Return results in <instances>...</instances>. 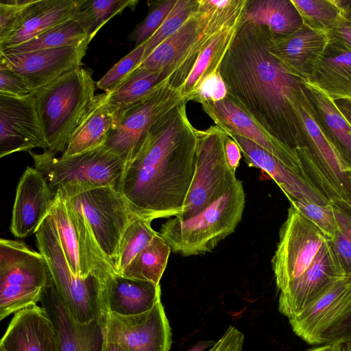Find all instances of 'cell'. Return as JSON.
Segmentation results:
<instances>
[{"instance_id":"e575fe53","label":"cell","mask_w":351,"mask_h":351,"mask_svg":"<svg viewBox=\"0 0 351 351\" xmlns=\"http://www.w3.org/2000/svg\"><path fill=\"white\" fill-rule=\"evenodd\" d=\"M87 39L90 40L86 32L77 21L72 18L45 31L25 43L0 50V52L19 53L70 45H78Z\"/></svg>"},{"instance_id":"4316f807","label":"cell","mask_w":351,"mask_h":351,"mask_svg":"<svg viewBox=\"0 0 351 351\" xmlns=\"http://www.w3.org/2000/svg\"><path fill=\"white\" fill-rule=\"evenodd\" d=\"M308 81L333 100L351 97V49L329 39Z\"/></svg>"},{"instance_id":"ba28073f","label":"cell","mask_w":351,"mask_h":351,"mask_svg":"<svg viewBox=\"0 0 351 351\" xmlns=\"http://www.w3.org/2000/svg\"><path fill=\"white\" fill-rule=\"evenodd\" d=\"M49 276L45 257L19 240H0V320L40 302Z\"/></svg>"},{"instance_id":"f6af8a7d","label":"cell","mask_w":351,"mask_h":351,"mask_svg":"<svg viewBox=\"0 0 351 351\" xmlns=\"http://www.w3.org/2000/svg\"><path fill=\"white\" fill-rule=\"evenodd\" d=\"M228 95L226 84L219 71L214 72L204 78L186 100L200 104L208 101H218Z\"/></svg>"},{"instance_id":"9f6ffc18","label":"cell","mask_w":351,"mask_h":351,"mask_svg":"<svg viewBox=\"0 0 351 351\" xmlns=\"http://www.w3.org/2000/svg\"><path fill=\"white\" fill-rule=\"evenodd\" d=\"M336 351H351V341L337 344Z\"/></svg>"},{"instance_id":"cb8c5ba5","label":"cell","mask_w":351,"mask_h":351,"mask_svg":"<svg viewBox=\"0 0 351 351\" xmlns=\"http://www.w3.org/2000/svg\"><path fill=\"white\" fill-rule=\"evenodd\" d=\"M1 351H60L54 325L43 306L32 305L16 313L0 343Z\"/></svg>"},{"instance_id":"8fae6325","label":"cell","mask_w":351,"mask_h":351,"mask_svg":"<svg viewBox=\"0 0 351 351\" xmlns=\"http://www.w3.org/2000/svg\"><path fill=\"white\" fill-rule=\"evenodd\" d=\"M184 100L180 88L173 86L169 79L162 82L118 114L116 126L104 146L127 165L138 154L152 127Z\"/></svg>"},{"instance_id":"8d00e7d4","label":"cell","mask_w":351,"mask_h":351,"mask_svg":"<svg viewBox=\"0 0 351 351\" xmlns=\"http://www.w3.org/2000/svg\"><path fill=\"white\" fill-rule=\"evenodd\" d=\"M151 223L152 221L138 218L125 232L114 263L117 274L121 275L158 234V232L152 228Z\"/></svg>"},{"instance_id":"ee69618b","label":"cell","mask_w":351,"mask_h":351,"mask_svg":"<svg viewBox=\"0 0 351 351\" xmlns=\"http://www.w3.org/2000/svg\"><path fill=\"white\" fill-rule=\"evenodd\" d=\"M289 202L290 205L317 226L329 241L334 238L337 222L330 203L320 205L306 200L290 199Z\"/></svg>"},{"instance_id":"3957f363","label":"cell","mask_w":351,"mask_h":351,"mask_svg":"<svg viewBox=\"0 0 351 351\" xmlns=\"http://www.w3.org/2000/svg\"><path fill=\"white\" fill-rule=\"evenodd\" d=\"M96 88L92 72L81 66L35 92L44 151L54 156L64 152L94 103Z\"/></svg>"},{"instance_id":"44dd1931","label":"cell","mask_w":351,"mask_h":351,"mask_svg":"<svg viewBox=\"0 0 351 351\" xmlns=\"http://www.w3.org/2000/svg\"><path fill=\"white\" fill-rule=\"evenodd\" d=\"M40 302L52 321L60 351H103L106 314L88 324H80L71 315L50 275Z\"/></svg>"},{"instance_id":"9a60e30c","label":"cell","mask_w":351,"mask_h":351,"mask_svg":"<svg viewBox=\"0 0 351 351\" xmlns=\"http://www.w3.org/2000/svg\"><path fill=\"white\" fill-rule=\"evenodd\" d=\"M209 16L204 0H199L197 11L173 35L160 43L139 66L166 74L169 83L180 88L186 80L196 61L193 47Z\"/></svg>"},{"instance_id":"f35d334b","label":"cell","mask_w":351,"mask_h":351,"mask_svg":"<svg viewBox=\"0 0 351 351\" xmlns=\"http://www.w3.org/2000/svg\"><path fill=\"white\" fill-rule=\"evenodd\" d=\"M337 222L334 238L329 241L346 276H351V205L330 202Z\"/></svg>"},{"instance_id":"d6986e66","label":"cell","mask_w":351,"mask_h":351,"mask_svg":"<svg viewBox=\"0 0 351 351\" xmlns=\"http://www.w3.org/2000/svg\"><path fill=\"white\" fill-rule=\"evenodd\" d=\"M346 276L328 240L309 267L285 291L279 293V312L288 319L295 317Z\"/></svg>"},{"instance_id":"8992f818","label":"cell","mask_w":351,"mask_h":351,"mask_svg":"<svg viewBox=\"0 0 351 351\" xmlns=\"http://www.w3.org/2000/svg\"><path fill=\"white\" fill-rule=\"evenodd\" d=\"M28 153L55 195L63 197L100 186L117 188L126 166L104 145L69 156Z\"/></svg>"},{"instance_id":"30bf717a","label":"cell","mask_w":351,"mask_h":351,"mask_svg":"<svg viewBox=\"0 0 351 351\" xmlns=\"http://www.w3.org/2000/svg\"><path fill=\"white\" fill-rule=\"evenodd\" d=\"M49 215L73 274L82 278L94 275L105 285L117 272L98 245L85 217L58 194Z\"/></svg>"},{"instance_id":"2e32d148","label":"cell","mask_w":351,"mask_h":351,"mask_svg":"<svg viewBox=\"0 0 351 351\" xmlns=\"http://www.w3.org/2000/svg\"><path fill=\"white\" fill-rule=\"evenodd\" d=\"M105 338L125 351H169L172 332L161 300L138 315L107 313Z\"/></svg>"},{"instance_id":"9c48e42d","label":"cell","mask_w":351,"mask_h":351,"mask_svg":"<svg viewBox=\"0 0 351 351\" xmlns=\"http://www.w3.org/2000/svg\"><path fill=\"white\" fill-rule=\"evenodd\" d=\"M197 147L193 181L182 212L186 219L202 212L223 195L237 180L226 160L224 143L227 134L217 125L197 129Z\"/></svg>"},{"instance_id":"db71d44e","label":"cell","mask_w":351,"mask_h":351,"mask_svg":"<svg viewBox=\"0 0 351 351\" xmlns=\"http://www.w3.org/2000/svg\"><path fill=\"white\" fill-rule=\"evenodd\" d=\"M103 351H125L117 343L110 342L106 338L104 343Z\"/></svg>"},{"instance_id":"7a4b0ae2","label":"cell","mask_w":351,"mask_h":351,"mask_svg":"<svg viewBox=\"0 0 351 351\" xmlns=\"http://www.w3.org/2000/svg\"><path fill=\"white\" fill-rule=\"evenodd\" d=\"M186 103L182 101L152 127L116 188L139 218L152 221L182 212L197 147V129L187 117Z\"/></svg>"},{"instance_id":"484cf974","label":"cell","mask_w":351,"mask_h":351,"mask_svg":"<svg viewBox=\"0 0 351 351\" xmlns=\"http://www.w3.org/2000/svg\"><path fill=\"white\" fill-rule=\"evenodd\" d=\"M103 300L106 313L138 315L149 311L161 300L160 285L116 273L104 286Z\"/></svg>"},{"instance_id":"681fc988","label":"cell","mask_w":351,"mask_h":351,"mask_svg":"<svg viewBox=\"0 0 351 351\" xmlns=\"http://www.w3.org/2000/svg\"><path fill=\"white\" fill-rule=\"evenodd\" d=\"M224 149L228 163L230 167L236 172L241 158V151L236 141L228 134L225 139Z\"/></svg>"},{"instance_id":"680465c9","label":"cell","mask_w":351,"mask_h":351,"mask_svg":"<svg viewBox=\"0 0 351 351\" xmlns=\"http://www.w3.org/2000/svg\"><path fill=\"white\" fill-rule=\"evenodd\" d=\"M0 351H1V350H0Z\"/></svg>"},{"instance_id":"7402d4cb","label":"cell","mask_w":351,"mask_h":351,"mask_svg":"<svg viewBox=\"0 0 351 351\" xmlns=\"http://www.w3.org/2000/svg\"><path fill=\"white\" fill-rule=\"evenodd\" d=\"M55 193L45 176L34 167H26L16 186L10 230L19 239L35 234L49 215Z\"/></svg>"},{"instance_id":"74e56055","label":"cell","mask_w":351,"mask_h":351,"mask_svg":"<svg viewBox=\"0 0 351 351\" xmlns=\"http://www.w3.org/2000/svg\"><path fill=\"white\" fill-rule=\"evenodd\" d=\"M304 25L324 32L343 16L337 0H291Z\"/></svg>"},{"instance_id":"836d02e7","label":"cell","mask_w":351,"mask_h":351,"mask_svg":"<svg viewBox=\"0 0 351 351\" xmlns=\"http://www.w3.org/2000/svg\"><path fill=\"white\" fill-rule=\"evenodd\" d=\"M171 252L170 246L158 232L121 275L160 285Z\"/></svg>"},{"instance_id":"7dc6e473","label":"cell","mask_w":351,"mask_h":351,"mask_svg":"<svg viewBox=\"0 0 351 351\" xmlns=\"http://www.w3.org/2000/svg\"><path fill=\"white\" fill-rule=\"evenodd\" d=\"M244 335L237 328L230 326L212 346V351H243Z\"/></svg>"},{"instance_id":"d6a6232c","label":"cell","mask_w":351,"mask_h":351,"mask_svg":"<svg viewBox=\"0 0 351 351\" xmlns=\"http://www.w3.org/2000/svg\"><path fill=\"white\" fill-rule=\"evenodd\" d=\"M161 71L138 66L114 90L106 93V103L117 116L146 97L155 87L167 80Z\"/></svg>"},{"instance_id":"277c9868","label":"cell","mask_w":351,"mask_h":351,"mask_svg":"<svg viewBox=\"0 0 351 351\" xmlns=\"http://www.w3.org/2000/svg\"><path fill=\"white\" fill-rule=\"evenodd\" d=\"M292 103L304 141L295 152L306 177L330 202L351 205V171L324 133L301 79Z\"/></svg>"},{"instance_id":"d590c367","label":"cell","mask_w":351,"mask_h":351,"mask_svg":"<svg viewBox=\"0 0 351 351\" xmlns=\"http://www.w3.org/2000/svg\"><path fill=\"white\" fill-rule=\"evenodd\" d=\"M138 3L136 0H84L73 18L82 26L91 41L110 19L126 8L134 10Z\"/></svg>"},{"instance_id":"6da1fadb","label":"cell","mask_w":351,"mask_h":351,"mask_svg":"<svg viewBox=\"0 0 351 351\" xmlns=\"http://www.w3.org/2000/svg\"><path fill=\"white\" fill-rule=\"evenodd\" d=\"M269 35L267 27L241 19L219 71L228 96L270 136L295 152L304 143L292 103L300 79L269 51Z\"/></svg>"},{"instance_id":"6f0895ef","label":"cell","mask_w":351,"mask_h":351,"mask_svg":"<svg viewBox=\"0 0 351 351\" xmlns=\"http://www.w3.org/2000/svg\"><path fill=\"white\" fill-rule=\"evenodd\" d=\"M207 351H212V347L210 348Z\"/></svg>"},{"instance_id":"e0dca14e","label":"cell","mask_w":351,"mask_h":351,"mask_svg":"<svg viewBox=\"0 0 351 351\" xmlns=\"http://www.w3.org/2000/svg\"><path fill=\"white\" fill-rule=\"evenodd\" d=\"M89 39L70 45L19 53L0 52V66L21 75L34 91L81 67Z\"/></svg>"},{"instance_id":"f1b7e54d","label":"cell","mask_w":351,"mask_h":351,"mask_svg":"<svg viewBox=\"0 0 351 351\" xmlns=\"http://www.w3.org/2000/svg\"><path fill=\"white\" fill-rule=\"evenodd\" d=\"M84 0H38L22 26L0 42V50L25 43L77 13Z\"/></svg>"},{"instance_id":"d4e9b609","label":"cell","mask_w":351,"mask_h":351,"mask_svg":"<svg viewBox=\"0 0 351 351\" xmlns=\"http://www.w3.org/2000/svg\"><path fill=\"white\" fill-rule=\"evenodd\" d=\"M238 144L249 167L260 169L281 189L288 199L328 205L330 202L308 180L253 141L235 134L228 135Z\"/></svg>"},{"instance_id":"ab89813d","label":"cell","mask_w":351,"mask_h":351,"mask_svg":"<svg viewBox=\"0 0 351 351\" xmlns=\"http://www.w3.org/2000/svg\"><path fill=\"white\" fill-rule=\"evenodd\" d=\"M199 5V0H177L161 26L155 34L146 41V47L143 60L164 40L177 32L195 13Z\"/></svg>"},{"instance_id":"7c38bea8","label":"cell","mask_w":351,"mask_h":351,"mask_svg":"<svg viewBox=\"0 0 351 351\" xmlns=\"http://www.w3.org/2000/svg\"><path fill=\"white\" fill-rule=\"evenodd\" d=\"M289 322L293 332L310 345L351 341V276L337 281L315 302Z\"/></svg>"},{"instance_id":"f907efd6","label":"cell","mask_w":351,"mask_h":351,"mask_svg":"<svg viewBox=\"0 0 351 351\" xmlns=\"http://www.w3.org/2000/svg\"><path fill=\"white\" fill-rule=\"evenodd\" d=\"M333 101L341 113L351 125V97L337 98Z\"/></svg>"},{"instance_id":"816d5d0a","label":"cell","mask_w":351,"mask_h":351,"mask_svg":"<svg viewBox=\"0 0 351 351\" xmlns=\"http://www.w3.org/2000/svg\"><path fill=\"white\" fill-rule=\"evenodd\" d=\"M344 18L351 21V0H337Z\"/></svg>"},{"instance_id":"b9f144b4","label":"cell","mask_w":351,"mask_h":351,"mask_svg":"<svg viewBox=\"0 0 351 351\" xmlns=\"http://www.w3.org/2000/svg\"><path fill=\"white\" fill-rule=\"evenodd\" d=\"M177 0H165L149 2L146 17L128 35V40L134 42L136 47L147 41L159 29Z\"/></svg>"},{"instance_id":"11a10c76","label":"cell","mask_w":351,"mask_h":351,"mask_svg":"<svg viewBox=\"0 0 351 351\" xmlns=\"http://www.w3.org/2000/svg\"><path fill=\"white\" fill-rule=\"evenodd\" d=\"M337 344L315 346L304 351H336Z\"/></svg>"},{"instance_id":"60d3db41","label":"cell","mask_w":351,"mask_h":351,"mask_svg":"<svg viewBox=\"0 0 351 351\" xmlns=\"http://www.w3.org/2000/svg\"><path fill=\"white\" fill-rule=\"evenodd\" d=\"M146 47V42L135 47L122 58L97 82V88L106 93L114 90L141 64Z\"/></svg>"},{"instance_id":"7bdbcfd3","label":"cell","mask_w":351,"mask_h":351,"mask_svg":"<svg viewBox=\"0 0 351 351\" xmlns=\"http://www.w3.org/2000/svg\"><path fill=\"white\" fill-rule=\"evenodd\" d=\"M38 0H1L0 42L17 31L27 20Z\"/></svg>"},{"instance_id":"5bb4252c","label":"cell","mask_w":351,"mask_h":351,"mask_svg":"<svg viewBox=\"0 0 351 351\" xmlns=\"http://www.w3.org/2000/svg\"><path fill=\"white\" fill-rule=\"evenodd\" d=\"M327 241L317 226L290 205L271 261L279 293L309 267Z\"/></svg>"},{"instance_id":"ac0fdd59","label":"cell","mask_w":351,"mask_h":351,"mask_svg":"<svg viewBox=\"0 0 351 351\" xmlns=\"http://www.w3.org/2000/svg\"><path fill=\"white\" fill-rule=\"evenodd\" d=\"M36 147L47 149L35 92L23 97L0 94V157Z\"/></svg>"},{"instance_id":"52a82bcc","label":"cell","mask_w":351,"mask_h":351,"mask_svg":"<svg viewBox=\"0 0 351 351\" xmlns=\"http://www.w3.org/2000/svg\"><path fill=\"white\" fill-rule=\"evenodd\" d=\"M35 235L37 247L47 261L56 290L73 319L84 325L106 314L103 300L104 283L94 275L82 278L73 274L49 215Z\"/></svg>"},{"instance_id":"5b68a950","label":"cell","mask_w":351,"mask_h":351,"mask_svg":"<svg viewBox=\"0 0 351 351\" xmlns=\"http://www.w3.org/2000/svg\"><path fill=\"white\" fill-rule=\"evenodd\" d=\"M245 204L243 185L237 179L204 210L186 219H169L161 225L158 233L176 254L203 255L234 232L242 219Z\"/></svg>"},{"instance_id":"603a6c76","label":"cell","mask_w":351,"mask_h":351,"mask_svg":"<svg viewBox=\"0 0 351 351\" xmlns=\"http://www.w3.org/2000/svg\"><path fill=\"white\" fill-rule=\"evenodd\" d=\"M328 40L326 32L303 24L286 36H274L269 32L267 49L291 74L309 80Z\"/></svg>"},{"instance_id":"83f0119b","label":"cell","mask_w":351,"mask_h":351,"mask_svg":"<svg viewBox=\"0 0 351 351\" xmlns=\"http://www.w3.org/2000/svg\"><path fill=\"white\" fill-rule=\"evenodd\" d=\"M301 82L324 133L351 171V125L324 91L308 80Z\"/></svg>"},{"instance_id":"1f68e13d","label":"cell","mask_w":351,"mask_h":351,"mask_svg":"<svg viewBox=\"0 0 351 351\" xmlns=\"http://www.w3.org/2000/svg\"><path fill=\"white\" fill-rule=\"evenodd\" d=\"M242 16L243 14L221 29L199 54L186 80L178 88L186 99L204 78L219 71L223 58L235 37Z\"/></svg>"},{"instance_id":"c3c4849f","label":"cell","mask_w":351,"mask_h":351,"mask_svg":"<svg viewBox=\"0 0 351 351\" xmlns=\"http://www.w3.org/2000/svg\"><path fill=\"white\" fill-rule=\"evenodd\" d=\"M326 34L329 39L335 40L351 49V21L343 16Z\"/></svg>"},{"instance_id":"ffe728a7","label":"cell","mask_w":351,"mask_h":351,"mask_svg":"<svg viewBox=\"0 0 351 351\" xmlns=\"http://www.w3.org/2000/svg\"><path fill=\"white\" fill-rule=\"evenodd\" d=\"M201 105L215 125L226 134L253 141L308 180L298 154L270 136L228 95L222 100Z\"/></svg>"},{"instance_id":"4dcf8cb0","label":"cell","mask_w":351,"mask_h":351,"mask_svg":"<svg viewBox=\"0 0 351 351\" xmlns=\"http://www.w3.org/2000/svg\"><path fill=\"white\" fill-rule=\"evenodd\" d=\"M242 21L264 26L274 36L288 35L303 25L291 0H247Z\"/></svg>"},{"instance_id":"4fadbf2b","label":"cell","mask_w":351,"mask_h":351,"mask_svg":"<svg viewBox=\"0 0 351 351\" xmlns=\"http://www.w3.org/2000/svg\"><path fill=\"white\" fill-rule=\"evenodd\" d=\"M64 198L85 217L101 250L114 266L125 232L139 218L126 199L113 186L90 189Z\"/></svg>"},{"instance_id":"bcb514c9","label":"cell","mask_w":351,"mask_h":351,"mask_svg":"<svg viewBox=\"0 0 351 351\" xmlns=\"http://www.w3.org/2000/svg\"><path fill=\"white\" fill-rule=\"evenodd\" d=\"M34 92L21 75L9 69L0 66V94L23 97Z\"/></svg>"},{"instance_id":"f546056e","label":"cell","mask_w":351,"mask_h":351,"mask_svg":"<svg viewBox=\"0 0 351 351\" xmlns=\"http://www.w3.org/2000/svg\"><path fill=\"white\" fill-rule=\"evenodd\" d=\"M106 93L96 95L90 110L61 156H72L105 144L117 121L106 103Z\"/></svg>"},{"instance_id":"f5cc1de1","label":"cell","mask_w":351,"mask_h":351,"mask_svg":"<svg viewBox=\"0 0 351 351\" xmlns=\"http://www.w3.org/2000/svg\"><path fill=\"white\" fill-rule=\"evenodd\" d=\"M216 341L208 340V341H200L195 344L187 351H204L208 348H211Z\"/></svg>"}]
</instances>
